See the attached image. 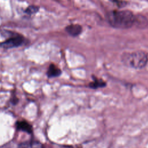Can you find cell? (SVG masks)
Wrapping results in <instances>:
<instances>
[{
  "instance_id": "obj_7",
  "label": "cell",
  "mask_w": 148,
  "mask_h": 148,
  "mask_svg": "<svg viewBox=\"0 0 148 148\" xmlns=\"http://www.w3.org/2000/svg\"><path fill=\"white\" fill-rule=\"evenodd\" d=\"M42 145L38 141H26L20 143L18 148H41Z\"/></svg>"
},
{
  "instance_id": "obj_9",
  "label": "cell",
  "mask_w": 148,
  "mask_h": 148,
  "mask_svg": "<svg viewBox=\"0 0 148 148\" xmlns=\"http://www.w3.org/2000/svg\"><path fill=\"white\" fill-rule=\"evenodd\" d=\"M39 10V8L36 6L34 5H31L29 6L25 10V13L28 14V15H32L33 14L36 13Z\"/></svg>"
},
{
  "instance_id": "obj_6",
  "label": "cell",
  "mask_w": 148,
  "mask_h": 148,
  "mask_svg": "<svg viewBox=\"0 0 148 148\" xmlns=\"http://www.w3.org/2000/svg\"><path fill=\"white\" fill-rule=\"evenodd\" d=\"M46 74L47 76L50 78L55 77L59 76L61 74V71L55 65L50 64Z\"/></svg>"
},
{
  "instance_id": "obj_4",
  "label": "cell",
  "mask_w": 148,
  "mask_h": 148,
  "mask_svg": "<svg viewBox=\"0 0 148 148\" xmlns=\"http://www.w3.org/2000/svg\"><path fill=\"white\" fill-rule=\"evenodd\" d=\"M65 31L71 36H77L82 32V27L79 24H71L66 27Z\"/></svg>"
},
{
  "instance_id": "obj_1",
  "label": "cell",
  "mask_w": 148,
  "mask_h": 148,
  "mask_svg": "<svg viewBox=\"0 0 148 148\" xmlns=\"http://www.w3.org/2000/svg\"><path fill=\"white\" fill-rule=\"evenodd\" d=\"M136 16L129 10H113L107 14L109 24L117 28H129L135 25Z\"/></svg>"
},
{
  "instance_id": "obj_8",
  "label": "cell",
  "mask_w": 148,
  "mask_h": 148,
  "mask_svg": "<svg viewBox=\"0 0 148 148\" xmlns=\"http://www.w3.org/2000/svg\"><path fill=\"white\" fill-rule=\"evenodd\" d=\"M106 86V83L101 79L95 78L93 82L90 83L89 87L91 88H98L103 87Z\"/></svg>"
},
{
  "instance_id": "obj_3",
  "label": "cell",
  "mask_w": 148,
  "mask_h": 148,
  "mask_svg": "<svg viewBox=\"0 0 148 148\" xmlns=\"http://www.w3.org/2000/svg\"><path fill=\"white\" fill-rule=\"evenodd\" d=\"M24 42V39L23 36L16 34L13 36H12L6 40L0 43V47L3 49H11L16 47L23 45Z\"/></svg>"
},
{
  "instance_id": "obj_5",
  "label": "cell",
  "mask_w": 148,
  "mask_h": 148,
  "mask_svg": "<svg viewBox=\"0 0 148 148\" xmlns=\"http://www.w3.org/2000/svg\"><path fill=\"white\" fill-rule=\"evenodd\" d=\"M16 128L19 131H22L28 134H31L32 132V126L25 121H19L16 123Z\"/></svg>"
},
{
  "instance_id": "obj_2",
  "label": "cell",
  "mask_w": 148,
  "mask_h": 148,
  "mask_svg": "<svg viewBox=\"0 0 148 148\" xmlns=\"http://www.w3.org/2000/svg\"><path fill=\"white\" fill-rule=\"evenodd\" d=\"M122 62L128 67L134 69L144 68L148 62V56L143 51L124 53L121 57Z\"/></svg>"
}]
</instances>
